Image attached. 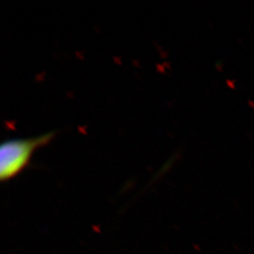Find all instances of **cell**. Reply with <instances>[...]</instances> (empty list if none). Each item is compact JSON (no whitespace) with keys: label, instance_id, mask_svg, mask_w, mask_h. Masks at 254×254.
Wrapping results in <instances>:
<instances>
[{"label":"cell","instance_id":"obj_1","mask_svg":"<svg viewBox=\"0 0 254 254\" xmlns=\"http://www.w3.org/2000/svg\"><path fill=\"white\" fill-rule=\"evenodd\" d=\"M55 136L56 132H48L40 136L4 141L0 148L1 181H9L22 173L37 149L48 144Z\"/></svg>","mask_w":254,"mask_h":254}]
</instances>
